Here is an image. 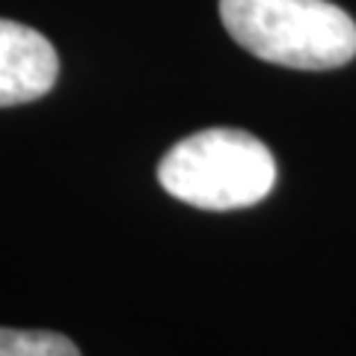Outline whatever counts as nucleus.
<instances>
[{"label":"nucleus","mask_w":356,"mask_h":356,"mask_svg":"<svg viewBox=\"0 0 356 356\" xmlns=\"http://www.w3.org/2000/svg\"><path fill=\"white\" fill-rule=\"evenodd\" d=\"M158 181L178 202L193 208H250L273 191L276 161L270 149L247 131L208 128L163 154Z\"/></svg>","instance_id":"nucleus-2"},{"label":"nucleus","mask_w":356,"mask_h":356,"mask_svg":"<svg viewBox=\"0 0 356 356\" xmlns=\"http://www.w3.org/2000/svg\"><path fill=\"white\" fill-rule=\"evenodd\" d=\"M60 60L39 30L0 18V107L36 102L57 83Z\"/></svg>","instance_id":"nucleus-3"},{"label":"nucleus","mask_w":356,"mask_h":356,"mask_svg":"<svg viewBox=\"0 0 356 356\" xmlns=\"http://www.w3.org/2000/svg\"><path fill=\"white\" fill-rule=\"evenodd\" d=\"M229 36L252 57L324 72L356 57L353 18L330 0H220Z\"/></svg>","instance_id":"nucleus-1"},{"label":"nucleus","mask_w":356,"mask_h":356,"mask_svg":"<svg viewBox=\"0 0 356 356\" xmlns=\"http://www.w3.org/2000/svg\"><path fill=\"white\" fill-rule=\"evenodd\" d=\"M0 356H81V350L60 332L0 327Z\"/></svg>","instance_id":"nucleus-4"}]
</instances>
